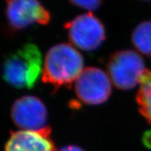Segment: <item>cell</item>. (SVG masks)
<instances>
[{"instance_id":"obj_11","label":"cell","mask_w":151,"mask_h":151,"mask_svg":"<svg viewBox=\"0 0 151 151\" xmlns=\"http://www.w3.org/2000/svg\"><path fill=\"white\" fill-rule=\"evenodd\" d=\"M72 5L88 11H94L101 6L103 0H69Z\"/></svg>"},{"instance_id":"obj_5","label":"cell","mask_w":151,"mask_h":151,"mask_svg":"<svg viewBox=\"0 0 151 151\" xmlns=\"http://www.w3.org/2000/svg\"><path fill=\"white\" fill-rule=\"evenodd\" d=\"M111 81L108 75L101 69L86 68L75 83L77 98L88 105L101 104L111 94Z\"/></svg>"},{"instance_id":"obj_6","label":"cell","mask_w":151,"mask_h":151,"mask_svg":"<svg viewBox=\"0 0 151 151\" xmlns=\"http://www.w3.org/2000/svg\"><path fill=\"white\" fill-rule=\"evenodd\" d=\"M6 20L10 29L20 31L35 24L45 25L51 14L39 0H6Z\"/></svg>"},{"instance_id":"obj_13","label":"cell","mask_w":151,"mask_h":151,"mask_svg":"<svg viewBox=\"0 0 151 151\" xmlns=\"http://www.w3.org/2000/svg\"><path fill=\"white\" fill-rule=\"evenodd\" d=\"M144 1H150V0H144Z\"/></svg>"},{"instance_id":"obj_12","label":"cell","mask_w":151,"mask_h":151,"mask_svg":"<svg viewBox=\"0 0 151 151\" xmlns=\"http://www.w3.org/2000/svg\"><path fill=\"white\" fill-rule=\"evenodd\" d=\"M58 151H84V150L75 145H68L61 148Z\"/></svg>"},{"instance_id":"obj_4","label":"cell","mask_w":151,"mask_h":151,"mask_svg":"<svg viewBox=\"0 0 151 151\" xmlns=\"http://www.w3.org/2000/svg\"><path fill=\"white\" fill-rule=\"evenodd\" d=\"M65 29L72 45L85 52L99 48L106 38L103 23L91 12L76 16L65 24Z\"/></svg>"},{"instance_id":"obj_10","label":"cell","mask_w":151,"mask_h":151,"mask_svg":"<svg viewBox=\"0 0 151 151\" xmlns=\"http://www.w3.org/2000/svg\"><path fill=\"white\" fill-rule=\"evenodd\" d=\"M131 42L138 52L151 58V20L137 25L132 32Z\"/></svg>"},{"instance_id":"obj_2","label":"cell","mask_w":151,"mask_h":151,"mask_svg":"<svg viewBox=\"0 0 151 151\" xmlns=\"http://www.w3.org/2000/svg\"><path fill=\"white\" fill-rule=\"evenodd\" d=\"M42 55L38 46L27 43L10 54L3 63V78L18 89L34 88L43 70Z\"/></svg>"},{"instance_id":"obj_9","label":"cell","mask_w":151,"mask_h":151,"mask_svg":"<svg viewBox=\"0 0 151 151\" xmlns=\"http://www.w3.org/2000/svg\"><path fill=\"white\" fill-rule=\"evenodd\" d=\"M137 103L140 113L151 125V71L149 70L140 79Z\"/></svg>"},{"instance_id":"obj_1","label":"cell","mask_w":151,"mask_h":151,"mask_svg":"<svg viewBox=\"0 0 151 151\" xmlns=\"http://www.w3.org/2000/svg\"><path fill=\"white\" fill-rule=\"evenodd\" d=\"M84 58L72 45L59 43L52 46L46 54L42 78L54 89L68 88L75 82L84 71Z\"/></svg>"},{"instance_id":"obj_8","label":"cell","mask_w":151,"mask_h":151,"mask_svg":"<svg viewBox=\"0 0 151 151\" xmlns=\"http://www.w3.org/2000/svg\"><path fill=\"white\" fill-rule=\"evenodd\" d=\"M51 132L49 127L37 131L22 130L12 132L5 151H56Z\"/></svg>"},{"instance_id":"obj_7","label":"cell","mask_w":151,"mask_h":151,"mask_svg":"<svg viewBox=\"0 0 151 151\" xmlns=\"http://www.w3.org/2000/svg\"><path fill=\"white\" fill-rule=\"evenodd\" d=\"M15 124L22 130H41L47 127L48 111L41 99L25 95L15 101L11 109Z\"/></svg>"},{"instance_id":"obj_3","label":"cell","mask_w":151,"mask_h":151,"mask_svg":"<svg viewBox=\"0 0 151 151\" xmlns=\"http://www.w3.org/2000/svg\"><path fill=\"white\" fill-rule=\"evenodd\" d=\"M107 69L111 81L121 90L135 88L147 71L141 56L130 49L114 52L107 61Z\"/></svg>"}]
</instances>
